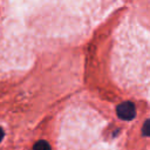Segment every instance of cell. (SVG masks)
Masks as SVG:
<instances>
[{"label": "cell", "instance_id": "277c9868", "mask_svg": "<svg viewBox=\"0 0 150 150\" xmlns=\"http://www.w3.org/2000/svg\"><path fill=\"white\" fill-rule=\"evenodd\" d=\"M142 134L144 136H148L150 137V120H146L143 124V128H142Z\"/></svg>", "mask_w": 150, "mask_h": 150}, {"label": "cell", "instance_id": "6da1fadb", "mask_svg": "<svg viewBox=\"0 0 150 150\" xmlns=\"http://www.w3.org/2000/svg\"><path fill=\"white\" fill-rule=\"evenodd\" d=\"M114 0H0V79L27 71L36 56L76 45Z\"/></svg>", "mask_w": 150, "mask_h": 150}, {"label": "cell", "instance_id": "5b68a950", "mask_svg": "<svg viewBox=\"0 0 150 150\" xmlns=\"http://www.w3.org/2000/svg\"><path fill=\"white\" fill-rule=\"evenodd\" d=\"M2 137H4V130L0 128V141L2 139Z\"/></svg>", "mask_w": 150, "mask_h": 150}, {"label": "cell", "instance_id": "3957f363", "mask_svg": "<svg viewBox=\"0 0 150 150\" xmlns=\"http://www.w3.org/2000/svg\"><path fill=\"white\" fill-rule=\"evenodd\" d=\"M34 150H52V149H50V145L46 141H39L34 145Z\"/></svg>", "mask_w": 150, "mask_h": 150}, {"label": "cell", "instance_id": "7a4b0ae2", "mask_svg": "<svg viewBox=\"0 0 150 150\" xmlns=\"http://www.w3.org/2000/svg\"><path fill=\"white\" fill-rule=\"evenodd\" d=\"M116 114L121 120L131 121L136 116V108H135L134 103H131L129 101H125V102H122L121 104L117 105Z\"/></svg>", "mask_w": 150, "mask_h": 150}]
</instances>
